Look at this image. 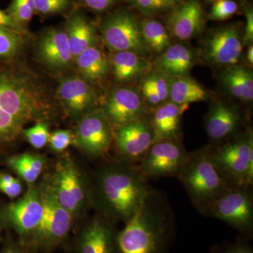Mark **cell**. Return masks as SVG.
<instances>
[{
    "instance_id": "3",
    "label": "cell",
    "mask_w": 253,
    "mask_h": 253,
    "mask_svg": "<svg viewBox=\"0 0 253 253\" xmlns=\"http://www.w3.org/2000/svg\"><path fill=\"white\" fill-rule=\"evenodd\" d=\"M118 232L121 253H163L172 238L174 217L167 198L150 190L135 214Z\"/></svg>"
},
{
    "instance_id": "29",
    "label": "cell",
    "mask_w": 253,
    "mask_h": 253,
    "mask_svg": "<svg viewBox=\"0 0 253 253\" xmlns=\"http://www.w3.org/2000/svg\"><path fill=\"white\" fill-rule=\"evenodd\" d=\"M9 165L23 180L32 184L42 172L44 161L41 156L27 153L13 156L9 159Z\"/></svg>"
},
{
    "instance_id": "1",
    "label": "cell",
    "mask_w": 253,
    "mask_h": 253,
    "mask_svg": "<svg viewBox=\"0 0 253 253\" xmlns=\"http://www.w3.org/2000/svg\"><path fill=\"white\" fill-rule=\"evenodd\" d=\"M47 97L29 75L0 63V146L17 139L24 126L44 117Z\"/></svg>"
},
{
    "instance_id": "40",
    "label": "cell",
    "mask_w": 253,
    "mask_h": 253,
    "mask_svg": "<svg viewBox=\"0 0 253 253\" xmlns=\"http://www.w3.org/2000/svg\"><path fill=\"white\" fill-rule=\"evenodd\" d=\"M0 191L6 195L8 197L14 199L20 196L22 192V184L18 179L6 184L0 183Z\"/></svg>"
},
{
    "instance_id": "46",
    "label": "cell",
    "mask_w": 253,
    "mask_h": 253,
    "mask_svg": "<svg viewBox=\"0 0 253 253\" xmlns=\"http://www.w3.org/2000/svg\"><path fill=\"white\" fill-rule=\"evenodd\" d=\"M208 1H210V2H214V1H217V0H207Z\"/></svg>"
},
{
    "instance_id": "12",
    "label": "cell",
    "mask_w": 253,
    "mask_h": 253,
    "mask_svg": "<svg viewBox=\"0 0 253 253\" xmlns=\"http://www.w3.org/2000/svg\"><path fill=\"white\" fill-rule=\"evenodd\" d=\"M43 213L41 191L35 187L28 189L23 198L9 205L6 218L26 244L41 222Z\"/></svg>"
},
{
    "instance_id": "32",
    "label": "cell",
    "mask_w": 253,
    "mask_h": 253,
    "mask_svg": "<svg viewBox=\"0 0 253 253\" xmlns=\"http://www.w3.org/2000/svg\"><path fill=\"white\" fill-rule=\"evenodd\" d=\"M21 134L35 149H42L49 141V125L41 121L31 127L23 129Z\"/></svg>"
},
{
    "instance_id": "14",
    "label": "cell",
    "mask_w": 253,
    "mask_h": 253,
    "mask_svg": "<svg viewBox=\"0 0 253 253\" xmlns=\"http://www.w3.org/2000/svg\"><path fill=\"white\" fill-rule=\"evenodd\" d=\"M243 38L234 27H224L206 38L203 47L205 59L215 66H235L243 51Z\"/></svg>"
},
{
    "instance_id": "31",
    "label": "cell",
    "mask_w": 253,
    "mask_h": 253,
    "mask_svg": "<svg viewBox=\"0 0 253 253\" xmlns=\"http://www.w3.org/2000/svg\"><path fill=\"white\" fill-rule=\"evenodd\" d=\"M6 11L16 23L25 27V25L31 21L36 12L34 1L33 0H13Z\"/></svg>"
},
{
    "instance_id": "27",
    "label": "cell",
    "mask_w": 253,
    "mask_h": 253,
    "mask_svg": "<svg viewBox=\"0 0 253 253\" xmlns=\"http://www.w3.org/2000/svg\"><path fill=\"white\" fill-rule=\"evenodd\" d=\"M223 84L234 97L244 101L253 99V75L250 70L241 66H230L221 77Z\"/></svg>"
},
{
    "instance_id": "20",
    "label": "cell",
    "mask_w": 253,
    "mask_h": 253,
    "mask_svg": "<svg viewBox=\"0 0 253 253\" xmlns=\"http://www.w3.org/2000/svg\"><path fill=\"white\" fill-rule=\"evenodd\" d=\"M171 33L180 41H189L204 28V9L198 0H188L173 8L168 20Z\"/></svg>"
},
{
    "instance_id": "7",
    "label": "cell",
    "mask_w": 253,
    "mask_h": 253,
    "mask_svg": "<svg viewBox=\"0 0 253 253\" xmlns=\"http://www.w3.org/2000/svg\"><path fill=\"white\" fill-rule=\"evenodd\" d=\"M41 197L42 217L25 245L46 252L54 249L67 238L72 225V214L61 206L51 186L41 191Z\"/></svg>"
},
{
    "instance_id": "42",
    "label": "cell",
    "mask_w": 253,
    "mask_h": 253,
    "mask_svg": "<svg viewBox=\"0 0 253 253\" xmlns=\"http://www.w3.org/2000/svg\"><path fill=\"white\" fill-rule=\"evenodd\" d=\"M221 253H253L252 248L244 241H237L226 245Z\"/></svg>"
},
{
    "instance_id": "18",
    "label": "cell",
    "mask_w": 253,
    "mask_h": 253,
    "mask_svg": "<svg viewBox=\"0 0 253 253\" xmlns=\"http://www.w3.org/2000/svg\"><path fill=\"white\" fill-rule=\"evenodd\" d=\"M241 112L235 106L221 101L214 103L206 116V131L211 146L224 142L236 135L241 123Z\"/></svg>"
},
{
    "instance_id": "9",
    "label": "cell",
    "mask_w": 253,
    "mask_h": 253,
    "mask_svg": "<svg viewBox=\"0 0 253 253\" xmlns=\"http://www.w3.org/2000/svg\"><path fill=\"white\" fill-rule=\"evenodd\" d=\"M188 154L180 141L163 139L153 143L138 165L148 181L176 177Z\"/></svg>"
},
{
    "instance_id": "34",
    "label": "cell",
    "mask_w": 253,
    "mask_h": 253,
    "mask_svg": "<svg viewBox=\"0 0 253 253\" xmlns=\"http://www.w3.org/2000/svg\"><path fill=\"white\" fill-rule=\"evenodd\" d=\"M143 81L156 91L163 104L169 101V78L156 71L146 75Z\"/></svg>"
},
{
    "instance_id": "39",
    "label": "cell",
    "mask_w": 253,
    "mask_h": 253,
    "mask_svg": "<svg viewBox=\"0 0 253 253\" xmlns=\"http://www.w3.org/2000/svg\"><path fill=\"white\" fill-rule=\"evenodd\" d=\"M0 28L16 32L24 36L26 33V28L18 24L6 11L0 9Z\"/></svg>"
},
{
    "instance_id": "19",
    "label": "cell",
    "mask_w": 253,
    "mask_h": 253,
    "mask_svg": "<svg viewBox=\"0 0 253 253\" xmlns=\"http://www.w3.org/2000/svg\"><path fill=\"white\" fill-rule=\"evenodd\" d=\"M38 54L42 63L53 71L68 69L74 62L65 30L51 29L43 34Z\"/></svg>"
},
{
    "instance_id": "45",
    "label": "cell",
    "mask_w": 253,
    "mask_h": 253,
    "mask_svg": "<svg viewBox=\"0 0 253 253\" xmlns=\"http://www.w3.org/2000/svg\"><path fill=\"white\" fill-rule=\"evenodd\" d=\"M169 1H170L171 2H172L173 4H175L176 2H178V1H181V0H169Z\"/></svg>"
},
{
    "instance_id": "35",
    "label": "cell",
    "mask_w": 253,
    "mask_h": 253,
    "mask_svg": "<svg viewBox=\"0 0 253 253\" xmlns=\"http://www.w3.org/2000/svg\"><path fill=\"white\" fill-rule=\"evenodd\" d=\"M239 9L234 0H217L214 1L208 18L213 21H224L234 16Z\"/></svg>"
},
{
    "instance_id": "24",
    "label": "cell",
    "mask_w": 253,
    "mask_h": 253,
    "mask_svg": "<svg viewBox=\"0 0 253 253\" xmlns=\"http://www.w3.org/2000/svg\"><path fill=\"white\" fill-rule=\"evenodd\" d=\"M65 31L74 61L83 51L97 44L96 29L81 14H75L70 18Z\"/></svg>"
},
{
    "instance_id": "44",
    "label": "cell",
    "mask_w": 253,
    "mask_h": 253,
    "mask_svg": "<svg viewBox=\"0 0 253 253\" xmlns=\"http://www.w3.org/2000/svg\"><path fill=\"white\" fill-rule=\"evenodd\" d=\"M2 253H30L24 249H18V248H9L5 250Z\"/></svg>"
},
{
    "instance_id": "43",
    "label": "cell",
    "mask_w": 253,
    "mask_h": 253,
    "mask_svg": "<svg viewBox=\"0 0 253 253\" xmlns=\"http://www.w3.org/2000/svg\"><path fill=\"white\" fill-rule=\"evenodd\" d=\"M246 58H247L248 62L250 64L253 65V46L252 44H249V48L246 52Z\"/></svg>"
},
{
    "instance_id": "28",
    "label": "cell",
    "mask_w": 253,
    "mask_h": 253,
    "mask_svg": "<svg viewBox=\"0 0 253 253\" xmlns=\"http://www.w3.org/2000/svg\"><path fill=\"white\" fill-rule=\"evenodd\" d=\"M139 25L141 36L148 49L161 54L170 45L169 33L158 20L146 18Z\"/></svg>"
},
{
    "instance_id": "13",
    "label": "cell",
    "mask_w": 253,
    "mask_h": 253,
    "mask_svg": "<svg viewBox=\"0 0 253 253\" xmlns=\"http://www.w3.org/2000/svg\"><path fill=\"white\" fill-rule=\"evenodd\" d=\"M154 136L149 121L144 117L117 129L115 142L123 160L139 163L154 143Z\"/></svg>"
},
{
    "instance_id": "8",
    "label": "cell",
    "mask_w": 253,
    "mask_h": 253,
    "mask_svg": "<svg viewBox=\"0 0 253 253\" xmlns=\"http://www.w3.org/2000/svg\"><path fill=\"white\" fill-rule=\"evenodd\" d=\"M101 33L106 45L114 52L132 51L145 58L149 54L140 25L129 13L121 11L111 15L101 24Z\"/></svg>"
},
{
    "instance_id": "26",
    "label": "cell",
    "mask_w": 253,
    "mask_h": 253,
    "mask_svg": "<svg viewBox=\"0 0 253 253\" xmlns=\"http://www.w3.org/2000/svg\"><path fill=\"white\" fill-rule=\"evenodd\" d=\"M207 91L199 83L188 76L169 78V101L180 106L204 101Z\"/></svg>"
},
{
    "instance_id": "23",
    "label": "cell",
    "mask_w": 253,
    "mask_h": 253,
    "mask_svg": "<svg viewBox=\"0 0 253 253\" xmlns=\"http://www.w3.org/2000/svg\"><path fill=\"white\" fill-rule=\"evenodd\" d=\"M113 76L119 83H128L145 76L151 65L144 56L132 51L113 53L110 61Z\"/></svg>"
},
{
    "instance_id": "6",
    "label": "cell",
    "mask_w": 253,
    "mask_h": 253,
    "mask_svg": "<svg viewBox=\"0 0 253 253\" xmlns=\"http://www.w3.org/2000/svg\"><path fill=\"white\" fill-rule=\"evenodd\" d=\"M215 218L245 235L253 231V196L251 186L230 184L200 212Z\"/></svg>"
},
{
    "instance_id": "17",
    "label": "cell",
    "mask_w": 253,
    "mask_h": 253,
    "mask_svg": "<svg viewBox=\"0 0 253 253\" xmlns=\"http://www.w3.org/2000/svg\"><path fill=\"white\" fill-rule=\"evenodd\" d=\"M51 187L61 206L71 214L78 211L84 204V184L77 169L71 163L60 165Z\"/></svg>"
},
{
    "instance_id": "37",
    "label": "cell",
    "mask_w": 253,
    "mask_h": 253,
    "mask_svg": "<svg viewBox=\"0 0 253 253\" xmlns=\"http://www.w3.org/2000/svg\"><path fill=\"white\" fill-rule=\"evenodd\" d=\"M74 140V136L71 131L58 129L50 134L48 142L54 151L61 152L72 144Z\"/></svg>"
},
{
    "instance_id": "11",
    "label": "cell",
    "mask_w": 253,
    "mask_h": 253,
    "mask_svg": "<svg viewBox=\"0 0 253 253\" xmlns=\"http://www.w3.org/2000/svg\"><path fill=\"white\" fill-rule=\"evenodd\" d=\"M101 110L113 128L118 129L144 117V101L134 88L121 87L110 93Z\"/></svg>"
},
{
    "instance_id": "38",
    "label": "cell",
    "mask_w": 253,
    "mask_h": 253,
    "mask_svg": "<svg viewBox=\"0 0 253 253\" xmlns=\"http://www.w3.org/2000/svg\"><path fill=\"white\" fill-rule=\"evenodd\" d=\"M245 16H246V28L244 38H243L244 45L252 44L253 41V10L252 6L248 3L244 4Z\"/></svg>"
},
{
    "instance_id": "15",
    "label": "cell",
    "mask_w": 253,
    "mask_h": 253,
    "mask_svg": "<svg viewBox=\"0 0 253 253\" xmlns=\"http://www.w3.org/2000/svg\"><path fill=\"white\" fill-rule=\"evenodd\" d=\"M58 96L70 114L83 117L96 109L97 94L89 82L81 76H68L60 82Z\"/></svg>"
},
{
    "instance_id": "25",
    "label": "cell",
    "mask_w": 253,
    "mask_h": 253,
    "mask_svg": "<svg viewBox=\"0 0 253 253\" xmlns=\"http://www.w3.org/2000/svg\"><path fill=\"white\" fill-rule=\"evenodd\" d=\"M74 62L81 77L89 83L104 79L111 68L110 60L97 44L81 53Z\"/></svg>"
},
{
    "instance_id": "30",
    "label": "cell",
    "mask_w": 253,
    "mask_h": 253,
    "mask_svg": "<svg viewBox=\"0 0 253 253\" xmlns=\"http://www.w3.org/2000/svg\"><path fill=\"white\" fill-rule=\"evenodd\" d=\"M23 35L0 28V61L12 59L22 49Z\"/></svg>"
},
{
    "instance_id": "33",
    "label": "cell",
    "mask_w": 253,
    "mask_h": 253,
    "mask_svg": "<svg viewBox=\"0 0 253 253\" xmlns=\"http://www.w3.org/2000/svg\"><path fill=\"white\" fill-rule=\"evenodd\" d=\"M133 6L145 15H155L174 8L169 0H127Z\"/></svg>"
},
{
    "instance_id": "2",
    "label": "cell",
    "mask_w": 253,
    "mask_h": 253,
    "mask_svg": "<svg viewBox=\"0 0 253 253\" xmlns=\"http://www.w3.org/2000/svg\"><path fill=\"white\" fill-rule=\"evenodd\" d=\"M139 165L123 160L98 173L96 200L104 217L126 221L141 208L151 188Z\"/></svg>"
},
{
    "instance_id": "41",
    "label": "cell",
    "mask_w": 253,
    "mask_h": 253,
    "mask_svg": "<svg viewBox=\"0 0 253 253\" xmlns=\"http://www.w3.org/2000/svg\"><path fill=\"white\" fill-rule=\"evenodd\" d=\"M86 7L97 12H103L109 9L115 2V0H81Z\"/></svg>"
},
{
    "instance_id": "10",
    "label": "cell",
    "mask_w": 253,
    "mask_h": 253,
    "mask_svg": "<svg viewBox=\"0 0 253 253\" xmlns=\"http://www.w3.org/2000/svg\"><path fill=\"white\" fill-rule=\"evenodd\" d=\"M113 139V126L102 110L96 109L81 118L76 126L75 140L86 154H104Z\"/></svg>"
},
{
    "instance_id": "22",
    "label": "cell",
    "mask_w": 253,
    "mask_h": 253,
    "mask_svg": "<svg viewBox=\"0 0 253 253\" xmlns=\"http://www.w3.org/2000/svg\"><path fill=\"white\" fill-rule=\"evenodd\" d=\"M194 63L192 51L181 44L169 45L155 61L156 71L168 78L188 76Z\"/></svg>"
},
{
    "instance_id": "5",
    "label": "cell",
    "mask_w": 253,
    "mask_h": 253,
    "mask_svg": "<svg viewBox=\"0 0 253 253\" xmlns=\"http://www.w3.org/2000/svg\"><path fill=\"white\" fill-rule=\"evenodd\" d=\"M210 147L214 162L231 184L252 187L253 134L251 128Z\"/></svg>"
},
{
    "instance_id": "36",
    "label": "cell",
    "mask_w": 253,
    "mask_h": 253,
    "mask_svg": "<svg viewBox=\"0 0 253 253\" xmlns=\"http://www.w3.org/2000/svg\"><path fill=\"white\" fill-rule=\"evenodd\" d=\"M33 1L35 11L43 15L63 12L71 4L70 0H33Z\"/></svg>"
},
{
    "instance_id": "16",
    "label": "cell",
    "mask_w": 253,
    "mask_h": 253,
    "mask_svg": "<svg viewBox=\"0 0 253 253\" xmlns=\"http://www.w3.org/2000/svg\"><path fill=\"white\" fill-rule=\"evenodd\" d=\"M111 221L104 216L89 221L78 238L77 253H121Z\"/></svg>"
},
{
    "instance_id": "21",
    "label": "cell",
    "mask_w": 253,
    "mask_h": 253,
    "mask_svg": "<svg viewBox=\"0 0 253 253\" xmlns=\"http://www.w3.org/2000/svg\"><path fill=\"white\" fill-rule=\"evenodd\" d=\"M188 108L189 106L168 101L154 109L149 120L154 132V142L163 139L179 141L181 117Z\"/></svg>"
},
{
    "instance_id": "4",
    "label": "cell",
    "mask_w": 253,
    "mask_h": 253,
    "mask_svg": "<svg viewBox=\"0 0 253 253\" xmlns=\"http://www.w3.org/2000/svg\"><path fill=\"white\" fill-rule=\"evenodd\" d=\"M176 177L199 212L231 184L214 162L210 146L189 153Z\"/></svg>"
}]
</instances>
